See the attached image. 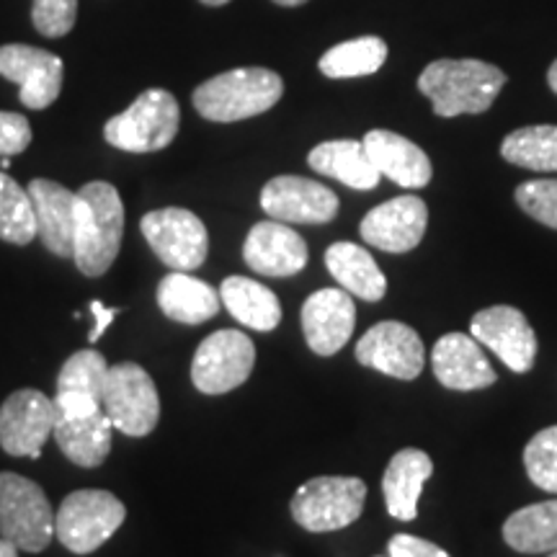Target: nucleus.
Returning <instances> with one entry per match:
<instances>
[{
  "label": "nucleus",
  "instance_id": "obj_12",
  "mask_svg": "<svg viewBox=\"0 0 557 557\" xmlns=\"http://www.w3.org/2000/svg\"><path fill=\"white\" fill-rule=\"evenodd\" d=\"M470 336L491 348L517 374H527L537 361V333L527 315L511 305H493L472 315Z\"/></svg>",
  "mask_w": 557,
  "mask_h": 557
},
{
  "label": "nucleus",
  "instance_id": "obj_25",
  "mask_svg": "<svg viewBox=\"0 0 557 557\" xmlns=\"http://www.w3.org/2000/svg\"><path fill=\"white\" fill-rule=\"evenodd\" d=\"M325 267H329L331 276L346 289L351 297L367 299V302H380L387 292V278L372 259L367 248L357 246V243L338 240L325 250Z\"/></svg>",
  "mask_w": 557,
  "mask_h": 557
},
{
  "label": "nucleus",
  "instance_id": "obj_40",
  "mask_svg": "<svg viewBox=\"0 0 557 557\" xmlns=\"http://www.w3.org/2000/svg\"><path fill=\"white\" fill-rule=\"evenodd\" d=\"M0 557H18V547L13 542L0 537Z\"/></svg>",
  "mask_w": 557,
  "mask_h": 557
},
{
  "label": "nucleus",
  "instance_id": "obj_5",
  "mask_svg": "<svg viewBox=\"0 0 557 557\" xmlns=\"http://www.w3.org/2000/svg\"><path fill=\"white\" fill-rule=\"evenodd\" d=\"M367 504V483L361 478L320 475L297 487L292 496V519L308 532H338L361 517Z\"/></svg>",
  "mask_w": 557,
  "mask_h": 557
},
{
  "label": "nucleus",
  "instance_id": "obj_20",
  "mask_svg": "<svg viewBox=\"0 0 557 557\" xmlns=\"http://www.w3.org/2000/svg\"><path fill=\"white\" fill-rule=\"evenodd\" d=\"M361 143H364L374 169L403 189H423L434 176V165H431L426 152L398 132L369 129Z\"/></svg>",
  "mask_w": 557,
  "mask_h": 557
},
{
  "label": "nucleus",
  "instance_id": "obj_45",
  "mask_svg": "<svg viewBox=\"0 0 557 557\" xmlns=\"http://www.w3.org/2000/svg\"><path fill=\"white\" fill-rule=\"evenodd\" d=\"M547 557H557V549H553V553H549Z\"/></svg>",
  "mask_w": 557,
  "mask_h": 557
},
{
  "label": "nucleus",
  "instance_id": "obj_36",
  "mask_svg": "<svg viewBox=\"0 0 557 557\" xmlns=\"http://www.w3.org/2000/svg\"><path fill=\"white\" fill-rule=\"evenodd\" d=\"M32 145V124L24 114L0 111V158L21 156Z\"/></svg>",
  "mask_w": 557,
  "mask_h": 557
},
{
  "label": "nucleus",
  "instance_id": "obj_4",
  "mask_svg": "<svg viewBox=\"0 0 557 557\" xmlns=\"http://www.w3.org/2000/svg\"><path fill=\"white\" fill-rule=\"evenodd\" d=\"M181 109L176 96L163 88L139 94L129 109L111 116L103 127V139L124 152H158L176 139Z\"/></svg>",
  "mask_w": 557,
  "mask_h": 557
},
{
  "label": "nucleus",
  "instance_id": "obj_22",
  "mask_svg": "<svg viewBox=\"0 0 557 557\" xmlns=\"http://www.w3.org/2000/svg\"><path fill=\"white\" fill-rule=\"evenodd\" d=\"M431 475H434V459L423 449H400L389 459L385 478H382V493H385L389 517L413 521L418 517L423 485L429 483Z\"/></svg>",
  "mask_w": 557,
  "mask_h": 557
},
{
  "label": "nucleus",
  "instance_id": "obj_41",
  "mask_svg": "<svg viewBox=\"0 0 557 557\" xmlns=\"http://www.w3.org/2000/svg\"><path fill=\"white\" fill-rule=\"evenodd\" d=\"M547 83H549V88H553L555 94H557V60L547 70Z\"/></svg>",
  "mask_w": 557,
  "mask_h": 557
},
{
  "label": "nucleus",
  "instance_id": "obj_43",
  "mask_svg": "<svg viewBox=\"0 0 557 557\" xmlns=\"http://www.w3.org/2000/svg\"><path fill=\"white\" fill-rule=\"evenodd\" d=\"M199 3H205V5H212V9H220V5H227L230 0H199Z\"/></svg>",
  "mask_w": 557,
  "mask_h": 557
},
{
  "label": "nucleus",
  "instance_id": "obj_31",
  "mask_svg": "<svg viewBox=\"0 0 557 557\" xmlns=\"http://www.w3.org/2000/svg\"><path fill=\"white\" fill-rule=\"evenodd\" d=\"M37 235V212H34L29 189L18 186V181L0 171V240L29 246Z\"/></svg>",
  "mask_w": 557,
  "mask_h": 557
},
{
  "label": "nucleus",
  "instance_id": "obj_8",
  "mask_svg": "<svg viewBox=\"0 0 557 557\" xmlns=\"http://www.w3.org/2000/svg\"><path fill=\"white\" fill-rule=\"evenodd\" d=\"M101 408L116 431L127 436H148L160 418V398L156 382L135 361L109 367L103 382Z\"/></svg>",
  "mask_w": 557,
  "mask_h": 557
},
{
  "label": "nucleus",
  "instance_id": "obj_2",
  "mask_svg": "<svg viewBox=\"0 0 557 557\" xmlns=\"http://www.w3.org/2000/svg\"><path fill=\"white\" fill-rule=\"evenodd\" d=\"M506 73L483 60H434L418 75V90L431 101L436 116L483 114L496 103Z\"/></svg>",
  "mask_w": 557,
  "mask_h": 557
},
{
  "label": "nucleus",
  "instance_id": "obj_15",
  "mask_svg": "<svg viewBox=\"0 0 557 557\" xmlns=\"http://www.w3.org/2000/svg\"><path fill=\"white\" fill-rule=\"evenodd\" d=\"M65 62L58 54L29 45L0 47V75L16 83L26 109H50L60 99Z\"/></svg>",
  "mask_w": 557,
  "mask_h": 557
},
{
  "label": "nucleus",
  "instance_id": "obj_35",
  "mask_svg": "<svg viewBox=\"0 0 557 557\" xmlns=\"http://www.w3.org/2000/svg\"><path fill=\"white\" fill-rule=\"evenodd\" d=\"M78 18V0H34L32 24L41 37L58 39L70 34Z\"/></svg>",
  "mask_w": 557,
  "mask_h": 557
},
{
  "label": "nucleus",
  "instance_id": "obj_39",
  "mask_svg": "<svg viewBox=\"0 0 557 557\" xmlns=\"http://www.w3.org/2000/svg\"><path fill=\"white\" fill-rule=\"evenodd\" d=\"M90 312H94L96 325H94V331H90L88 341H90V344H94V341H99L103 333H107V329L111 325V320L120 315V308H107V305L99 302V299H94V302H90Z\"/></svg>",
  "mask_w": 557,
  "mask_h": 557
},
{
  "label": "nucleus",
  "instance_id": "obj_38",
  "mask_svg": "<svg viewBox=\"0 0 557 557\" xmlns=\"http://www.w3.org/2000/svg\"><path fill=\"white\" fill-rule=\"evenodd\" d=\"M54 408H58V418H83V416H94L99 413L101 400L88 398V395H78V393H58L54 395Z\"/></svg>",
  "mask_w": 557,
  "mask_h": 557
},
{
  "label": "nucleus",
  "instance_id": "obj_34",
  "mask_svg": "<svg viewBox=\"0 0 557 557\" xmlns=\"http://www.w3.org/2000/svg\"><path fill=\"white\" fill-rule=\"evenodd\" d=\"M513 199L529 218L557 230V178L524 181L513 191Z\"/></svg>",
  "mask_w": 557,
  "mask_h": 557
},
{
  "label": "nucleus",
  "instance_id": "obj_14",
  "mask_svg": "<svg viewBox=\"0 0 557 557\" xmlns=\"http://www.w3.org/2000/svg\"><path fill=\"white\" fill-rule=\"evenodd\" d=\"M261 207L287 225H329L338 214V197L312 178L276 176L261 189Z\"/></svg>",
  "mask_w": 557,
  "mask_h": 557
},
{
  "label": "nucleus",
  "instance_id": "obj_13",
  "mask_svg": "<svg viewBox=\"0 0 557 557\" xmlns=\"http://www.w3.org/2000/svg\"><path fill=\"white\" fill-rule=\"evenodd\" d=\"M357 361L361 367L377 369L395 380H416L426 364V348L418 333L398 320H382L372 325L357 344Z\"/></svg>",
  "mask_w": 557,
  "mask_h": 557
},
{
  "label": "nucleus",
  "instance_id": "obj_37",
  "mask_svg": "<svg viewBox=\"0 0 557 557\" xmlns=\"http://www.w3.org/2000/svg\"><path fill=\"white\" fill-rule=\"evenodd\" d=\"M389 557H449L447 549H442L434 542L413 537V534H395L387 545Z\"/></svg>",
  "mask_w": 557,
  "mask_h": 557
},
{
  "label": "nucleus",
  "instance_id": "obj_32",
  "mask_svg": "<svg viewBox=\"0 0 557 557\" xmlns=\"http://www.w3.org/2000/svg\"><path fill=\"white\" fill-rule=\"evenodd\" d=\"M107 372L109 364L103 354L94 351V348H83L62 364L58 374V393H78L101 400Z\"/></svg>",
  "mask_w": 557,
  "mask_h": 557
},
{
  "label": "nucleus",
  "instance_id": "obj_9",
  "mask_svg": "<svg viewBox=\"0 0 557 557\" xmlns=\"http://www.w3.org/2000/svg\"><path fill=\"white\" fill-rule=\"evenodd\" d=\"M145 240L165 267L173 271H197L207 261L209 233L197 214L184 207H165L139 220Z\"/></svg>",
  "mask_w": 557,
  "mask_h": 557
},
{
  "label": "nucleus",
  "instance_id": "obj_29",
  "mask_svg": "<svg viewBox=\"0 0 557 557\" xmlns=\"http://www.w3.org/2000/svg\"><path fill=\"white\" fill-rule=\"evenodd\" d=\"M387 45L380 37H357L331 47L318 62L320 73L331 81L364 78L385 65Z\"/></svg>",
  "mask_w": 557,
  "mask_h": 557
},
{
  "label": "nucleus",
  "instance_id": "obj_21",
  "mask_svg": "<svg viewBox=\"0 0 557 557\" xmlns=\"http://www.w3.org/2000/svg\"><path fill=\"white\" fill-rule=\"evenodd\" d=\"M26 189L34 201L37 230L45 248L60 259H73L75 191L50 178H34Z\"/></svg>",
  "mask_w": 557,
  "mask_h": 557
},
{
  "label": "nucleus",
  "instance_id": "obj_7",
  "mask_svg": "<svg viewBox=\"0 0 557 557\" xmlns=\"http://www.w3.org/2000/svg\"><path fill=\"white\" fill-rule=\"evenodd\" d=\"M0 537L24 553H45L54 537L50 498L34 480L0 472Z\"/></svg>",
  "mask_w": 557,
  "mask_h": 557
},
{
  "label": "nucleus",
  "instance_id": "obj_10",
  "mask_svg": "<svg viewBox=\"0 0 557 557\" xmlns=\"http://www.w3.org/2000/svg\"><path fill=\"white\" fill-rule=\"evenodd\" d=\"M256 346L243 331H214L201 341L191 361V382L205 395H225L250 377Z\"/></svg>",
  "mask_w": 557,
  "mask_h": 557
},
{
  "label": "nucleus",
  "instance_id": "obj_27",
  "mask_svg": "<svg viewBox=\"0 0 557 557\" xmlns=\"http://www.w3.org/2000/svg\"><path fill=\"white\" fill-rule=\"evenodd\" d=\"M220 299L230 315L250 331L269 333L282 323V305L267 284L246 276H230L222 282Z\"/></svg>",
  "mask_w": 557,
  "mask_h": 557
},
{
  "label": "nucleus",
  "instance_id": "obj_44",
  "mask_svg": "<svg viewBox=\"0 0 557 557\" xmlns=\"http://www.w3.org/2000/svg\"><path fill=\"white\" fill-rule=\"evenodd\" d=\"M9 165H11V158L3 156V160H0V171H9Z\"/></svg>",
  "mask_w": 557,
  "mask_h": 557
},
{
  "label": "nucleus",
  "instance_id": "obj_28",
  "mask_svg": "<svg viewBox=\"0 0 557 557\" xmlns=\"http://www.w3.org/2000/svg\"><path fill=\"white\" fill-rule=\"evenodd\" d=\"M506 545L524 555L557 549V500H542L513 511L504 524Z\"/></svg>",
  "mask_w": 557,
  "mask_h": 557
},
{
  "label": "nucleus",
  "instance_id": "obj_16",
  "mask_svg": "<svg viewBox=\"0 0 557 557\" xmlns=\"http://www.w3.org/2000/svg\"><path fill=\"white\" fill-rule=\"evenodd\" d=\"M429 227V207L416 194H403L364 214L359 233L367 246L385 253H408L423 240Z\"/></svg>",
  "mask_w": 557,
  "mask_h": 557
},
{
  "label": "nucleus",
  "instance_id": "obj_19",
  "mask_svg": "<svg viewBox=\"0 0 557 557\" xmlns=\"http://www.w3.org/2000/svg\"><path fill=\"white\" fill-rule=\"evenodd\" d=\"M434 377L447 389H483L496 385V369L487 361L483 346L468 333H447L431 351Z\"/></svg>",
  "mask_w": 557,
  "mask_h": 557
},
{
  "label": "nucleus",
  "instance_id": "obj_42",
  "mask_svg": "<svg viewBox=\"0 0 557 557\" xmlns=\"http://www.w3.org/2000/svg\"><path fill=\"white\" fill-rule=\"evenodd\" d=\"M276 5H284V9H295V5H302L308 3V0H274Z\"/></svg>",
  "mask_w": 557,
  "mask_h": 557
},
{
  "label": "nucleus",
  "instance_id": "obj_33",
  "mask_svg": "<svg viewBox=\"0 0 557 557\" xmlns=\"http://www.w3.org/2000/svg\"><path fill=\"white\" fill-rule=\"evenodd\" d=\"M524 470L534 485L557 496V426L542 429L529 438Z\"/></svg>",
  "mask_w": 557,
  "mask_h": 557
},
{
  "label": "nucleus",
  "instance_id": "obj_30",
  "mask_svg": "<svg viewBox=\"0 0 557 557\" xmlns=\"http://www.w3.org/2000/svg\"><path fill=\"white\" fill-rule=\"evenodd\" d=\"M500 156L511 165L540 173H557V124L513 129L500 143Z\"/></svg>",
  "mask_w": 557,
  "mask_h": 557
},
{
  "label": "nucleus",
  "instance_id": "obj_23",
  "mask_svg": "<svg viewBox=\"0 0 557 557\" xmlns=\"http://www.w3.org/2000/svg\"><path fill=\"white\" fill-rule=\"evenodd\" d=\"M308 163L320 176L336 178L348 189L369 191L380 184L382 173L374 169L372 158L367 156L364 143L359 139H329L310 150Z\"/></svg>",
  "mask_w": 557,
  "mask_h": 557
},
{
  "label": "nucleus",
  "instance_id": "obj_26",
  "mask_svg": "<svg viewBox=\"0 0 557 557\" xmlns=\"http://www.w3.org/2000/svg\"><path fill=\"white\" fill-rule=\"evenodd\" d=\"M111 431H114V423L99 410L83 418H58L52 438L70 462L81 468H99L111 451Z\"/></svg>",
  "mask_w": 557,
  "mask_h": 557
},
{
  "label": "nucleus",
  "instance_id": "obj_17",
  "mask_svg": "<svg viewBox=\"0 0 557 557\" xmlns=\"http://www.w3.org/2000/svg\"><path fill=\"white\" fill-rule=\"evenodd\" d=\"M357 305L346 289H318L302 305L305 341L318 357H333L351 338Z\"/></svg>",
  "mask_w": 557,
  "mask_h": 557
},
{
  "label": "nucleus",
  "instance_id": "obj_1",
  "mask_svg": "<svg viewBox=\"0 0 557 557\" xmlns=\"http://www.w3.org/2000/svg\"><path fill=\"white\" fill-rule=\"evenodd\" d=\"M124 238V205L109 181H90L75 191L73 261L81 274L103 276L116 261Z\"/></svg>",
  "mask_w": 557,
  "mask_h": 557
},
{
  "label": "nucleus",
  "instance_id": "obj_18",
  "mask_svg": "<svg viewBox=\"0 0 557 557\" xmlns=\"http://www.w3.org/2000/svg\"><path fill=\"white\" fill-rule=\"evenodd\" d=\"M243 259L256 274L267 276H295L308 267V243L295 233L287 222L267 220L250 227Z\"/></svg>",
  "mask_w": 557,
  "mask_h": 557
},
{
  "label": "nucleus",
  "instance_id": "obj_24",
  "mask_svg": "<svg viewBox=\"0 0 557 557\" xmlns=\"http://www.w3.org/2000/svg\"><path fill=\"white\" fill-rule=\"evenodd\" d=\"M220 292L186 271H173L158 284V308L165 318L184 325H199L220 312Z\"/></svg>",
  "mask_w": 557,
  "mask_h": 557
},
{
  "label": "nucleus",
  "instance_id": "obj_11",
  "mask_svg": "<svg viewBox=\"0 0 557 557\" xmlns=\"http://www.w3.org/2000/svg\"><path fill=\"white\" fill-rule=\"evenodd\" d=\"M54 423L58 408L52 398L32 387L16 389L0 408V447L13 457L37 459L52 438Z\"/></svg>",
  "mask_w": 557,
  "mask_h": 557
},
{
  "label": "nucleus",
  "instance_id": "obj_6",
  "mask_svg": "<svg viewBox=\"0 0 557 557\" xmlns=\"http://www.w3.org/2000/svg\"><path fill=\"white\" fill-rule=\"evenodd\" d=\"M124 519H127V506L114 493L86 487V491L70 493L60 504L58 517H54V537L70 553L88 555L114 537Z\"/></svg>",
  "mask_w": 557,
  "mask_h": 557
},
{
  "label": "nucleus",
  "instance_id": "obj_3",
  "mask_svg": "<svg viewBox=\"0 0 557 557\" xmlns=\"http://www.w3.org/2000/svg\"><path fill=\"white\" fill-rule=\"evenodd\" d=\"M284 96L282 75L267 67H235L194 90L191 101L207 122L230 124L267 114Z\"/></svg>",
  "mask_w": 557,
  "mask_h": 557
}]
</instances>
